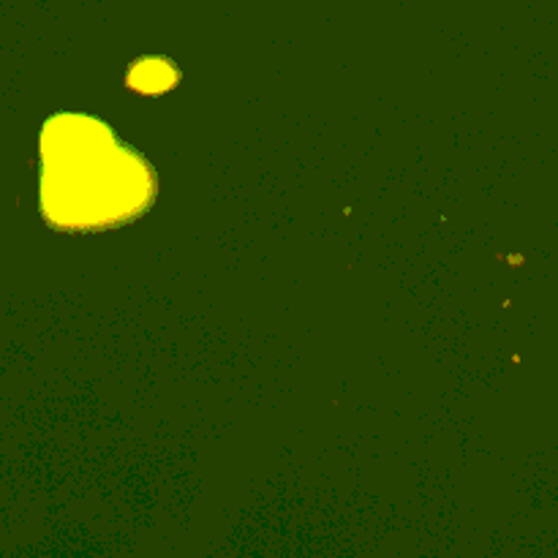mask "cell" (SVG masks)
Returning a JSON list of instances; mask_svg holds the SVG:
<instances>
[{"instance_id": "obj_1", "label": "cell", "mask_w": 558, "mask_h": 558, "mask_svg": "<svg viewBox=\"0 0 558 558\" xmlns=\"http://www.w3.org/2000/svg\"><path fill=\"white\" fill-rule=\"evenodd\" d=\"M44 210L60 227H104L147 205V167L101 123L80 114L49 120L41 136Z\"/></svg>"}]
</instances>
